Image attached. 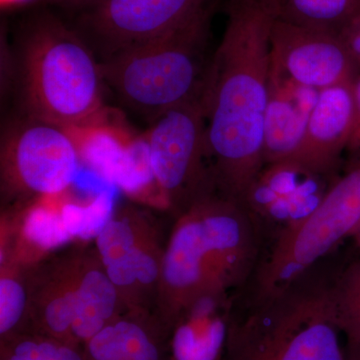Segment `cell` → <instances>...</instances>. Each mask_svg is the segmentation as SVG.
Masks as SVG:
<instances>
[{
    "mask_svg": "<svg viewBox=\"0 0 360 360\" xmlns=\"http://www.w3.org/2000/svg\"><path fill=\"white\" fill-rule=\"evenodd\" d=\"M225 293L200 298L180 315L172 338L174 360L219 359L229 333L221 314Z\"/></svg>",
    "mask_w": 360,
    "mask_h": 360,
    "instance_id": "14",
    "label": "cell"
},
{
    "mask_svg": "<svg viewBox=\"0 0 360 360\" xmlns=\"http://www.w3.org/2000/svg\"><path fill=\"white\" fill-rule=\"evenodd\" d=\"M319 92L297 84L271 61L264 117V165L295 158L304 139Z\"/></svg>",
    "mask_w": 360,
    "mask_h": 360,
    "instance_id": "13",
    "label": "cell"
},
{
    "mask_svg": "<svg viewBox=\"0 0 360 360\" xmlns=\"http://www.w3.org/2000/svg\"><path fill=\"white\" fill-rule=\"evenodd\" d=\"M352 92H354V98L355 122L348 151L355 153L360 151V68L352 82Z\"/></svg>",
    "mask_w": 360,
    "mask_h": 360,
    "instance_id": "24",
    "label": "cell"
},
{
    "mask_svg": "<svg viewBox=\"0 0 360 360\" xmlns=\"http://www.w3.org/2000/svg\"><path fill=\"white\" fill-rule=\"evenodd\" d=\"M276 0H231L224 37L212 52L200 103L217 191L243 202L264 167Z\"/></svg>",
    "mask_w": 360,
    "mask_h": 360,
    "instance_id": "1",
    "label": "cell"
},
{
    "mask_svg": "<svg viewBox=\"0 0 360 360\" xmlns=\"http://www.w3.org/2000/svg\"><path fill=\"white\" fill-rule=\"evenodd\" d=\"M331 290L338 324L347 345L360 342V262L347 267Z\"/></svg>",
    "mask_w": 360,
    "mask_h": 360,
    "instance_id": "21",
    "label": "cell"
},
{
    "mask_svg": "<svg viewBox=\"0 0 360 360\" xmlns=\"http://www.w3.org/2000/svg\"><path fill=\"white\" fill-rule=\"evenodd\" d=\"M360 11V0H281L279 20L338 35Z\"/></svg>",
    "mask_w": 360,
    "mask_h": 360,
    "instance_id": "18",
    "label": "cell"
},
{
    "mask_svg": "<svg viewBox=\"0 0 360 360\" xmlns=\"http://www.w3.org/2000/svg\"><path fill=\"white\" fill-rule=\"evenodd\" d=\"M143 136L167 205H184L187 210L194 201L217 191L200 97L151 120Z\"/></svg>",
    "mask_w": 360,
    "mask_h": 360,
    "instance_id": "7",
    "label": "cell"
},
{
    "mask_svg": "<svg viewBox=\"0 0 360 360\" xmlns=\"http://www.w3.org/2000/svg\"><path fill=\"white\" fill-rule=\"evenodd\" d=\"M86 360H160L153 335L141 322L115 319L84 347Z\"/></svg>",
    "mask_w": 360,
    "mask_h": 360,
    "instance_id": "16",
    "label": "cell"
},
{
    "mask_svg": "<svg viewBox=\"0 0 360 360\" xmlns=\"http://www.w3.org/2000/svg\"><path fill=\"white\" fill-rule=\"evenodd\" d=\"M360 227V226H359Z\"/></svg>",
    "mask_w": 360,
    "mask_h": 360,
    "instance_id": "29",
    "label": "cell"
},
{
    "mask_svg": "<svg viewBox=\"0 0 360 360\" xmlns=\"http://www.w3.org/2000/svg\"><path fill=\"white\" fill-rule=\"evenodd\" d=\"M82 165L75 141L58 125L22 115L2 132V186L11 195L65 193Z\"/></svg>",
    "mask_w": 360,
    "mask_h": 360,
    "instance_id": "8",
    "label": "cell"
},
{
    "mask_svg": "<svg viewBox=\"0 0 360 360\" xmlns=\"http://www.w3.org/2000/svg\"><path fill=\"white\" fill-rule=\"evenodd\" d=\"M319 206L283 229L255 276L257 305L274 300L360 226V151Z\"/></svg>",
    "mask_w": 360,
    "mask_h": 360,
    "instance_id": "6",
    "label": "cell"
},
{
    "mask_svg": "<svg viewBox=\"0 0 360 360\" xmlns=\"http://www.w3.org/2000/svg\"><path fill=\"white\" fill-rule=\"evenodd\" d=\"M355 122L352 82L319 92L295 160L312 172L335 174L345 151H348Z\"/></svg>",
    "mask_w": 360,
    "mask_h": 360,
    "instance_id": "12",
    "label": "cell"
},
{
    "mask_svg": "<svg viewBox=\"0 0 360 360\" xmlns=\"http://www.w3.org/2000/svg\"><path fill=\"white\" fill-rule=\"evenodd\" d=\"M212 9L174 32L101 59L105 86L149 122L200 98L212 56L208 51Z\"/></svg>",
    "mask_w": 360,
    "mask_h": 360,
    "instance_id": "4",
    "label": "cell"
},
{
    "mask_svg": "<svg viewBox=\"0 0 360 360\" xmlns=\"http://www.w3.org/2000/svg\"><path fill=\"white\" fill-rule=\"evenodd\" d=\"M1 360H86L84 349L39 333H20L2 341Z\"/></svg>",
    "mask_w": 360,
    "mask_h": 360,
    "instance_id": "20",
    "label": "cell"
},
{
    "mask_svg": "<svg viewBox=\"0 0 360 360\" xmlns=\"http://www.w3.org/2000/svg\"><path fill=\"white\" fill-rule=\"evenodd\" d=\"M305 276L258 305L236 338V354L245 360H345L331 284H309Z\"/></svg>",
    "mask_w": 360,
    "mask_h": 360,
    "instance_id": "5",
    "label": "cell"
},
{
    "mask_svg": "<svg viewBox=\"0 0 360 360\" xmlns=\"http://www.w3.org/2000/svg\"><path fill=\"white\" fill-rule=\"evenodd\" d=\"M99 260L120 295L160 283L163 253L134 217H113L97 236Z\"/></svg>",
    "mask_w": 360,
    "mask_h": 360,
    "instance_id": "11",
    "label": "cell"
},
{
    "mask_svg": "<svg viewBox=\"0 0 360 360\" xmlns=\"http://www.w3.org/2000/svg\"><path fill=\"white\" fill-rule=\"evenodd\" d=\"M18 89L23 115L68 129L106 108L96 52L79 32L39 14L21 32Z\"/></svg>",
    "mask_w": 360,
    "mask_h": 360,
    "instance_id": "3",
    "label": "cell"
},
{
    "mask_svg": "<svg viewBox=\"0 0 360 360\" xmlns=\"http://www.w3.org/2000/svg\"><path fill=\"white\" fill-rule=\"evenodd\" d=\"M345 360H360V342L355 343V345H347Z\"/></svg>",
    "mask_w": 360,
    "mask_h": 360,
    "instance_id": "26",
    "label": "cell"
},
{
    "mask_svg": "<svg viewBox=\"0 0 360 360\" xmlns=\"http://www.w3.org/2000/svg\"><path fill=\"white\" fill-rule=\"evenodd\" d=\"M276 1L278 2V4H279V1H281V0H276Z\"/></svg>",
    "mask_w": 360,
    "mask_h": 360,
    "instance_id": "28",
    "label": "cell"
},
{
    "mask_svg": "<svg viewBox=\"0 0 360 360\" xmlns=\"http://www.w3.org/2000/svg\"><path fill=\"white\" fill-rule=\"evenodd\" d=\"M234 360H245V359H243V357L239 356L238 354H236V357H234Z\"/></svg>",
    "mask_w": 360,
    "mask_h": 360,
    "instance_id": "27",
    "label": "cell"
},
{
    "mask_svg": "<svg viewBox=\"0 0 360 360\" xmlns=\"http://www.w3.org/2000/svg\"><path fill=\"white\" fill-rule=\"evenodd\" d=\"M82 260L63 264L45 283L34 307L35 333L75 345L72 329L77 321Z\"/></svg>",
    "mask_w": 360,
    "mask_h": 360,
    "instance_id": "15",
    "label": "cell"
},
{
    "mask_svg": "<svg viewBox=\"0 0 360 360\" xmlns=\"http://www.w3.org/2000/svg\"><path fill=\"white\" fill-rule=\"evenodd\" d=\"M338 35L360 68V11L348 21Z\"/></svg>",
    "mask_w": 360,
    "mask_h": 360,
    "instance_id": "23",
    "label": "cell"
},
{
    "mask_svg": "<svg viewBox=\"0 0 360 360\" xmlns=\"http://www.w3.org/2000/svg\"><path fill=\"white\" fill-rule=\"evenodd\" d=\"M28 295L11 267L2 269L0 279V335L2 341L20 333V322L28 309Z\"/></svg>",
    "mask_w": 360,
    "mask_h": 360,
    "instance_id": "22",
    "label": "cell"
},
{
    "mask_svg": "<svg viewBox=\"0 0 360 360\" xmlns=\"http://www.w3.org/2000/svg\"><path fill=\"white\" fill-rule=\"evenodd\" d=\"M58 198V195L41 198L26 210L20 232V248H22L20 255L23 257L28 248L30 257H35L72 240L61 219Z\"/></svg>",
    "mask_w": 360,
    "mask_h": 360,
    "instance_id": "17",
    "label": "cell"
},
{
    "mask_svg": "<svg viewBox=\"0 0 360 360\" xmlns=\"http://www.w3.org/2000/svg\"><path fill=\"white\" fill-rule=\"evenodd\" d=\"M39 1L44 4L63 7V8L79 9L84 11V9L96 4L98 0H39Z\"/></svg>",
    "mask_w": 360,
    "mask_h": 360,
    "instance_id": "25",
    "label": "cell"
},
{
    "mask_svg": "<svg viewBox=\"0 0 360 360\" xmlns=\"http://www.w3.org/2000/svg\"><path fill=\"white\" fill-rule=\"evenodd\" d=\"M115 193L110 188L99 191L86 202L60 203V217L71 238L96 239L115 217Z\"/></svg>",
    "mask_w": 360,
    "mask_h": 360,
    "instance_id": "19",
    "label": "cell"
},
{
    "mask_svg": "<svg viewBox=\"0 0 360 360\" xmlns=\"http://www.w3.org/2000/svg\"><path fill=\"white\" fill-rule=\"evenodd\" d=\"M258 224L245 203L219 191L184 210L161 264L160 295L170 319L245 281L257 259Z\"/></svg>",
    "mask_w": 360,
    "mask_h": 360,
    "instance_id": "2",
    "label": "cell"
},
{
    "mask_svg": "<svg viewBox=\"0 0 360 360\" xmlns=\"http://www.w3.org/2000/svg\"><path fill=\"white\" fill-rule=\"evenodd\" d=\"M210 6L212 0H98L82 13L79 33L103 59L174 32Z\"/></svg>",
    "mask_w": 360,
    "mask_h": 360,
    "instance_id": "9",
    "label": "cell"
},
{
    "mask_svg": "<svg viewBox=\"0 0 360 360\" xmlns=\"http://www.w3.org/2000/svg\"><path fill=\"white\" fill-rule=\"evenodd\" d=\"M271 61L297 84L323 90L354 82L359 68L338 35L309 30L276 18Z\"/></svg>",
    "mask_w": 360,
    "mask_h": 360,
    "instance_id": "10",
    "label": "cell"
}]
</instances>
